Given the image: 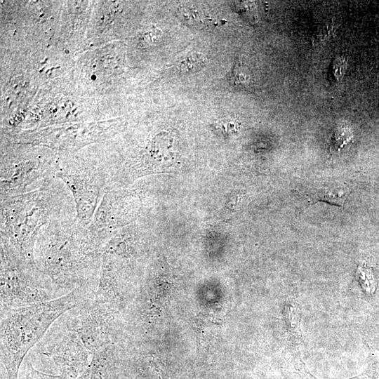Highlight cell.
I'll list each match as a JSON object with an SVG mask.
<instances>
[{
  "instance_id": "10",
  "label": "cell",
  "mask_w": 379,
  "mask_h": 379,
  "mask_svg": "<svg viewBox=\"0 0 379 379\" xmlns=\"http://www.w3.org/2000/svg\"><path fill=\"white\" fill-rule=\"evenodd\" d=\"M348 195V188L341 185H330L311 189L307 192V197L312 204L324 201L343 207Z\"/></svg>"
},
{
  "instance_id": "1",
  "label": "cell",
  "mask_w": 379,
  "mask_h": 379,
  "mask_svg": "<svg viewBox=\"0 0 379 379\" xmlns=\"http://www.w3.org/2000/svg\"><path fill=\"white\" fill-rule=\"evenodd\" d=\"M104 246L77 215L53 220L40 232L34 248L36 267L63 295L76 288L95 294Z\"/></svg>"
},
{
  "instance_id": "2",
  "label": "cell",
  "mask_w": 379,
  "mask_h": 379,
  "mask_svg": "<svg viewBox=\"0 0 379 379\" xmlns=\"http://www.w3.org/2000/svg\"><path fill=\"white\" fill-rule=\"evenodd\" d=\"M0 199L1 239L33 265H36L34 248L41 230L53 220L77 215L70 192L57 178L32 191Z\"/></svg>"
},
{
  "instance_id": "8",
  "label": "cell",
  "mask_w": 379,
  "mask_h": 379,
  "mask_svg": "<svg viewBox=\"0 0 379 379\" xmlns=\"http://www.w3.org/2000/svg\"><path fill=\"white\" fill-rule=\"evenodd\" d=\"M41 354L50 359L60 373L77 379L87 368L91 355L78 334L61 316L38 343Z\"/></svg>"
},
{
  "instance_id": "13",
  "label": "cell",
  "mask_w": 379,
  "mask_h": 379,
  "mask_svg": "<svg viewBox=\"0 0 379 379\" xmlns=\"http://www.w3.org/2000/svg\"><path fill=\"white\" fill-rule=\"evenodd\" d=\"M338 25L333 21H328L318 27L313 34V45H321L328 41L335 34Z\"/></svg>"
},
{
  "instance_id": "9",
  "label": "cell",
  "mask_w": 379,
  "mask_h": 379,
  "mask_svg": "<svg viewBox=\"0 0 379 379\" xmlns=\"http://www.w3.org/2000/svg\"><path fill=\"white\" fill-rule=\"evenodd\" d=\"M118 343H112L96 351L89 365L77 379H117Z\"/></svg>"
},
{
  "instance_id": "14",
  "label": "cell",
  "mask_w": 379,
  "mask_h": 379,
  "mask_svg": "<svg viewBox=\"0 0 379 379\" xmlns=\"http://www.w3.org/2000/svg\"><path fill=\"white\" fill-rule=\"evenodd\" d=\"M204 62V58L201 55L192 53L180 60L177 67L179 71L190 73L200 69Z\"/></svg>"
},
{
  "instance_id": "4",
  "label": "cell",
  "mask_w": 379,
  "mask_h": 379,
  "mask_svg": "<svg viewBox=\"0 0 379 379\" xmlns=\"http://www.w3.org/2000/svg\"><path fill=\"white\" fill-rule=\"evenodd\" d=\"M1 312L49 301L63 295L15 248L1 239Z\"/></svg>"
},
{
  "instance_id": "3",
  "label": "cell",
  "mask_w": 379,
  "mask_h": 379,
  "mask_svg": "<svg viewBox=\"0 0 379 379\" xmlns=\"http://www.w3.org/2000/svg\"><path fill=\"white\" fill-rule=\"evenodd\" d=\"M94 293L76 288L60 298L1 312V362L8 379H18L28 352L65 313Z\"/></svg>"
},
{
  "instance_id": "17",
  "label": "cell",
  "mask_w": 379,
  "mask_h": 379,
  "mask_svg": "<svg viewBox=\"0 0 379 379\" xmlns=\"http://www.w3.org/2000/svg\"><path fill=\"white\" fill-rule=\"evenodd\" d=\"M290 326L293 333H298V315L296 312H294L293 307H290L289 313Z\"/></svg>"
},
{
  "instance_id": "5",
  "label": "cell",
  "mask_w": 379,
  "mask_h": 379,
  "mask_svg": "<svg viewBox=\"0 0 379 379\" xmlns=\"http://www.w3.org/2000/svg\"><path fill=\"white\" fill-rule=\"evenodd\" d=\"M55 177L70 192L77 218L90 223L108 191L111 175L107 160L80 157L58 159Z\"/></svg>"
},
{
  "instance_id": "7",
  "label": "cell",
  "mask_w": 379,
  "mask_h": 379,
  "mask_svg": "<svg viewBox=\"0 0 379 379\" xmlns=\"http://www.w3.org/2000/svg\"><path fill=\"white\" fill-rule=\"evenodd\" d=\"M8 155V154H7ZM58 159L39 154L1 156L0 199L32 191L56 178Z\"/></svg>"
},
{
  "instance_id": "16",
  "label": "cell",
  "mask_w": 379,
  "mask_h": 379,
  "mask_svg": "<svg viewBox=\"0 0 379 379\" xmlns=\"http://www.w3.org/2000/svg\"><path fill=\"white\" fill-rule=\"evenodd\" d=\"M347 67V60L343 56L338 57L333 60V73L338 81L343 79Z\"/></svg>"
},
{
  "instance_id": "11",
  "label": "cell",
  "mask_w": 379,
  "mask_h": 379,
  "mask_svg": "<svg viewBox=\"0 0 379 379\" xmlns=\"http://www.w3.org/2000/svg\"><path fill=\"white\" fill-rule=\"evenodd\" d=\"M354 133L346 124L335 128L330 142L329 151L332 154L338 153L343 148L353 142Z\"/></svg>"
},
{
  "instance_id": "6",
  "label": "cell",
  "mask_w": 379,
  "mask_h": 379,
  "mask_svg": "<svg viewBox=\"0 0 379 379\" xmlns=\"http://www.w3.org/2000/svg\"><path fill=\"white\" fill-rule=\"evenodd\" d=\"M62 317L78 334L91 357L112 343H118V310L107 303L88 298Z\"/></svg>"
},
{
  "instance_id": "12",
  "label": "cell",
  "mask_w": 379,
  "mask_h": 379,
  "mask_svg": "<svg viewBox=\"0 0 379 379\" xmlns=\"http://www.w3.org/2000/svg\"><path fill=\"white\" fill-rule=\"evenodd\" d=\"M229 82L235 88H245L251 81V76L246 66L237 61L228 78Z\"/></svg>"
},
{
  "instance_id": "15",
  "label": "cell",
  "mask_w": 379,
  "mask_h": 379,
  "mask_svg": "<svg viewBox=\"0 0 379 379\" xmlns=\"http://www.w3.org/2000/svg\"><path fill=\"white\" fill-rule=\"evenodd\" d=\"M25 379H70V378L62 374L53 375V374L41 372L39 370L35 369L32 366V364L29 361H27Z\"/></svg>"
}]
</instances>
